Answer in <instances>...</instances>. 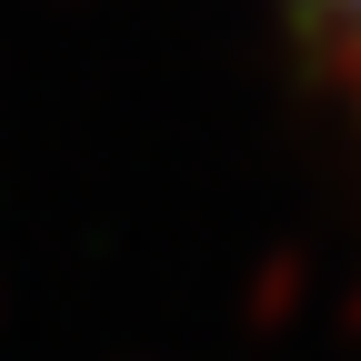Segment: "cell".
<instances>
[{
	"label": "cell",
	"mask_w": 361,
	"mask_h": 361,
	"mask_svg": "<svg viewBox=\"0 0 361 361\" xmlns=\"http://www.w3.org/2000/svg\"><path fill=\"white\" fill-rule=\"evenodd\" d=\"M322 61H341V71H361V0H271Z\"/></svg>",
	"instance_id": "6da1fadb"
}]
</instances>
